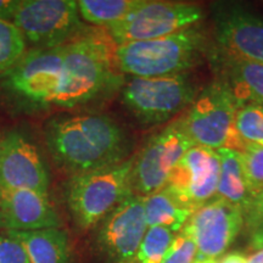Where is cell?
<instances>
[{
  "instance_id": "3957f363",
  "label": "cell",
  "mask_w": 263,
  "mask_h": 263,
  "mask_svg": "<svg viewBox=\"0 0 263 263\" xmlns=\"http://www.w3.org/2000/svg\"><path fill=\"white\" fill-rule=\"evenodd\" d=\"M206 34L197 26L167 37L117 45V68L130 77H164L185 73L205 54Z\"/></svg>"
},
{
  "instance_id": "8fae6325",
  "label": "cell",
  "mask_w": 263,
  "mask_h": 263,
  "mask_svg": "<svg viewBox=\"0 0 263 263\" xmlns=\"http://www.w3.org/2000/svg\"><path fill=\"white\" fill-rule=\"evenodd\" d=\"M242 228V210L215 197L196 210L180 232L195 242L196 259H217L224 255Z\"/></svg>"
},
{
  "instance_id": "ac0fdd59",
  "label": "cell",
  "mask_w": 263,
  "mask_h": 263,
  "mask_svg": "<svg viewBox=\"0 0 263 263\" xmlns=\"http://www.w3.org/2000/svg\"><path fill=\"white\" fill-rule=\"evenodd\" d=\"M25 246L31 263H68L71 257L68 236L59 228L8 232Z\"/></svg>"
},
{
  "instance_id": "4316f807",
  "label": "cell",
  "mask_w": 263,
  "mask_h": 263,
  "mask_svg": "<svg viewBox=\"0 0 263 263\" xmlns=\"http://www.w3.org/2000/svg\"><path fill=\"white\" fill-rule=\"evenodd\" d=\"M196 254V245L193 239L185 233L179 232L174 236L162 263H194Z\"/></svg>"
},
{
  "instance_id": "5bb4252c",
  "label": "cell",
  "mask_w": 263,
  "mask_h": 263,
  "mask_svg": "<svg viewBox=\"0 0 263 263\" xmlns=\"http://www.w3.org/2000/svg\"><path fill=\"white\" fill-rule=\"evenodd\" d=\"M50 174L37 147L24 134L0 138V190H32L47 194Z\"/></svg>"
},
{
  "instance_id": "7a4b0ae2",
  "label": "cell",
  "mask_w": 263,
  "mask_h": 263,
  "mask_svg": "<svg viewBox=\"0 0 263 263\" xmlns=\"http://www.w3.org/2000/svg\"><path fill=\"white\" fill-rule=\"evenodd\" d=\"M116 68L115 50L101 35L72 39L64 45V78L54 104L73 107L98 98L117 83Z\"/></svg>"
},
{
  "instance_id": "7402d4cb",
  "label": "cell",
  "mask_w": 263,
  "mask_h": 263,
  "mask_svg": "<svg viewBox=\"0 0 263 263\" xmlns=\"http://www.w3.org/2000/svg\"><path fill=\"white\" fill-rule=\"evenodd\" d=\"M176 233L162 227H149L138 250L137 263H162Z\"/></svg>"
},
{
  "instance_id": "ba28073f",
  "label": "cell",
  "mask_w": 263,
  "mask_h": 263,
  "mask_svg": "<svg viewBox=\"0 0 263 263\" xmlns=\"http://www.w3.org/2000/svg\"><path fill=\"white\" fill-rule=\"evenodd\" d=\"M11 22L32 49L62 47L82 28L74 0H20Z\"/></svg>"
},
{
  "instance_id": "ffe728a7",
  "label": "cell",
  "mask_w": 263,
  "mask_h": 263,
  "mask_svg": "<svg viewBox=\"0 0 263 263\" xmlns=\"http://www.w3.org/2000/svg\"><path fill=\"white\" fill-rule=\"evenodd\" d=\"M144 212L147 227H162L173 233H179L193 215L166 188L144 197Z\"/></svg>"
},
{
  "instance_id": "2e32d148",
  "label": "cell",
  "mask_w": 263,
  "mask_h": 263,
  "mask_svg": "<svg viewBox=\"0 0 263 263\" xmlns=\"http://www.w3.org/2000/svg\"><path fill=\"white\" fill-rule=\"evenodd\" d=\"M60 217L47 194L32 190H0V228L8 232L59 228Z\"/></svg>"
},
{
  "instance_id": "f546056e",
  "label": "cell",
  "mask_w": 263,
  "mask_h": 263,
  "mask_svg": "<svg viewBox=\"0 0 263 263\" xmlns=\"http://www.w3.org/2000/svg\"><path fill=\"white\" fill-rule=\"evenodd\" d=\"M219 263H249V257L242 252H230L222 256V259Z\"/></svg>"
},
{
  "instance_id": "e0dca14e",
  "label": "cell",
  "mask_w": 263,
  "mask_h": 263,
  "mask_svg": "<svg viewBox=\"0 0 263 263\" xmlns=\"http://www.w3.org/2000/svg\"><path fill=\"white\" fill-rule=\"evenodd\" d=\"M215 62L221 71V80L228 84L240 106L256 104L263 106V64L228 57L216 51Z\"/></svg>"
},
{
  "instance_id": "30bf717a",
  "label": "cell",
  "mask_w": 263,
  "mask_h": 263,
  "mask_svg": "<svg viewBox=\"0 0 263 263\" xmlns=\"http://www.w3.org/2000/svg\"><path fill=\"white\" fill-rule=\"evenodd\" d=\"M62 78L64 45L52 49H31L5 72L9 89L35 104H54Z\"/></svg>"
},
{
  "instance_id": "7c38bea8",
  "label": "cell",
  "mask_w": 263,
  "mask_h": 263,
  "mask_svg": "<svg viewBox=\"0 0 263 263\" xmlns=\"http://www.w3.org/2000/svg\"><path fill=\"white\" fill-rule=\"evenodd\" d=\"M219 156L217 150L194 145L171 172L166 189L190 212H195L217 195Z\"/></svg>"
},
{
  "instance_id": "d6986e66",
  "label": "cell",
  "mask_w": 263,
  "mask_h": 263,
  "mask_svg": "<svg viewBox=\"0 0 263 263\" xmlns=\"http://www.w3.org/2000/svg\"><path fill=\"white\" fill-rule=\"evenodd\" d=\"M217 154L219 156V180L216 197L240 207L244 212L254 196L246 185L241 153L222 147L217 150Z\"/></svg>"
},
{
  "instance_id": "5b68a950",
  "label": "cell",
  "mask_w": 263,
  "mask_h": 263,
  "mask_svg": "<svg viewBox=\"0 0 263 263\" xmlns=\"http://www.w3.org/2000/svg\"><path fill=\"white\" fill-rule=\"evenodd\" d=\"M239 107L228 84L218 78L197 94L188 112L182 117L183 127L195 145L213 150L228 147L242 153L246 143L234 124Z\"/></svg>"
},
{
  "instance_id": "1f68e13d",
  "label": "cell",
  "mask_w": 263,
  "mask_h": 263,
  "mask_svg": "<svg viewBox=\"0 0 263 263\" xmlns=\"http://www.w3.org/2000/svg\"><path fill=\"white\" fill-rule=\"evenodd\" d=\"M194 263H219L217 259H195Z\"/></svg>"
},
{
  "instance_id": "83f0119b",
  "label": "cell",
  "mask_w": 263,
  "mask_h": 263,
  "mask_svg": "<svg viewBox=\"0 0 263 263\" xmlns=\"http://www.w3.org/2000/svg\"><path fill=\"white\" fill-rule=\"evenodd\" d=\"M0 263H31L25 246L12 236H0Z\"/></svg>"
},
{
  "instance_id": "277c9868",
  "label": "cell",
  "mask_w": 263,
  "mask_h": 263,
  "mask_svg": "<svg viewBox=\"0 0 263 263\" xmlns=\"http://www.w3.org/2000/svg\"><path fill=\"white\" fill-rule=\"evenodd\" d=\"M134 160L74 174L66 188V199L74 222L89 229L100 223L123 200L133 194Z\"/></svg>"
},
{
  "instance_id": "484cf974",
  "label": "cell",
  "mask_w": 263,
  "mask_h": 263,
  "mask_svg": "<svg viewBox=\"0 0 263 263\" xmlns=\"http://www.w3.org/2000/svg\"><path fill=\"white\" fill-rule=\"evenodd\" d=\"M244 228L250 249H263V192L252 199L244 211Z\"/></svg>"
},
{
  "instance_id": "603a6c76",
  "label": "cell",
  "mask_w": 263,
  "mask_h": 263,
  "mask_svg": "<svg viewBox=\"0 0 263 263\" xmlns=\"http://www.w3.org/2000/svg\"><path fill=\"white\" fill-rule=\"evenodd\" d=\"M26 54V41L18 28L0 20V73L8 72Z\"/></svg>"
},
{
  "instance_id": "9a60e30c",
  "label": "cell",
  "mask_w": 263,
  "mask_h": 263,
  "mask_svg": "<svg viewBox=\"0 0 263 263\" xmlns=\"http://www.w3.org/2000/svg\"><path fill=\"white\" fill-rule=\"evenodd\" d=\"M218 50L228 57L263 64V17L238 6L222 8L215 15Z\"/></svg>"
},
{
  "instance_id": "6da1fadb",
  "label": "cell",
  "mask_w": 263,
  "mask_h": 263,
  "mask_svg": "<svg viewBox=\"0 0 263 263\" xmlns=\"http://www.w3.org/2000/svg\"><path fill=\"white\" fill-rule=\"evenodd\" d=\"M52 160L74 174L105 168L126 161L124 132L106 115L57 117L45 128Z\"/></svg>"
},
{
  "instance_id": "4dcf8cb0",
  "label": "cell",
  "mask_w": 263,
  "mask_h": 263,
  "mask_svg": "<svg viewBox=\"0 0 263 263\" xmlns=\"http://www.w3.org/2000/svg\"><path fill=\"white\" fill-rule=\"evenodd\" d=\"M249 263H263V249L249 257Z\"/></svg>"
},
{
  "instance_id": "44dd1931",
  "label": "cell",
  "mask_w": 263,
  "mask_h": 263,
  "mask_svg": "<svg viewBox=\"0 0 263 263\" xmlns=\"http://www.w3.org/2000/svg\"><path fill=\"white\" fill-rule=\"evenodd\" d=\"M140 3L141 0H80L77 5L80 16L85 21L110 28Z\"/></svg>"
},
{
  "instance_id": "4fadbf2b",
  "label": "cell",
  "mask_w": 263,
  "mask_h": 263,
  "mask_svg": "<svg viewBox=\"0 0 263 263\" xmlns=\"http://www.w3.org/2000/svg\"><path fill=\"white\" fill-rule=\"evenodd\" d=\"M147 228L144 197L132 194L101 221L98 242L115 263H137Z\"/></svg>"
},
{
  "instance_id": "9c48e42d",
  "label": "cell",
  "mask_w": 263,
  "mask_h": 263,
  "mask_svg": "<svg viewBox=\"0 0 263 263\" xmlns=\"http://www.w3.org/2000/svg\"><path fill=\"white\" fill-rule=\"evenodd\" d=\"M194 145L184 129L182 117L151 137L134 160L133 194L145 197L166 188L171 172Z\"/></svg>"
},
{
  "instance_id": "52a82bcc",
  "label": "cell",
  "mask_w": 263,
  "mask_h": 263,
  "mask_svg": "<svg viewBox=\"0 0 263 263\" xmlns=\"http://www.w3.org/2000/svg\"><path fill=\"white\" fill-rule=\"evenodd\" d=\"M202 17V9L197 5L141 0L126 17L107 28L108 37L117 45L151 41L195 27Z\"/></svg>"
},
{
  "instance_id": "d4e9b609",
  "label": "cell",
  "mask_w": 263,
  "mask_h": 263,
  "mask_svg": "<svg viewBox=\"0 0 263 263\" xmlns=\"http://www.w3.org/2000/svg\"><path fill=\"white\" fill-rule=\"evenodd\" d=\"M246 185L252 196L263 192V146L257 144H246L241 153Z\"/></svg>"
},
{
  "instance_id": "cb8c5ba5",
  "label": "cell",
  "mask_w": 263,
  "mask_h": 263,
  "mask_svg": "<svg viewBox=\"0 0 263 263\" xmlns=\"http://www.w3.org/2000/svg\"><path fill=\"white\" fill-rule=\"evenodd\" d=\"M235 129L246 144L263 146V106L246 104L238 108L235 115Z\"/></svg>"
},
{
  "instance_id": "8992f818",
  "label": "cell",
  "mask_w": 263,
  "mask_h": 263,
  "mask_svg": "<svg viewBox=\"0 0 263 263\" xmlns=\"http://www.w3.org/2000/svg\"><path fill=\"white\" fill-rule=\"evenodd\" d=\"M196 97V84L185 73L130 77L122 89L124 106L145 126L167 122L192 105Z\"/></svg>"
},
{
  "instance_id": "f1b7e54d",
  "label": "cell",
  "mask_w": 263,
  "mask_h": 263,
  "mask_svg": "<svg viewBox=\"0 0 263 263\" xmlns=\"http://www.w3.org/2000/svg\"><path fill=\"white\" fill-rule=\"evenodd\" d=\"M20 0H0V20L11 22Z\"/></svg>"
}]
</instances>
